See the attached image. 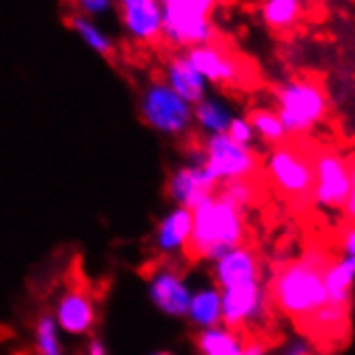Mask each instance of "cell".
<instances>
[{
	"label": "cell",
	"instance_id": "cell-32",
	"mask_svg": "<svg viewBox=\"0 0 355 355\" xmlns=\"http://www.w3.org/2000/svg\"><path fill=\"white\" fill-rule=\"evenodd\" d=\"M340 250H343V254H347V257H355V222L349 224L343 231Z\"/></svg>",
	"mask_w": 355,
	"mask_h": 355
},
{
	"label": "cell",
	"instance_id": "cell-16",
	"mask_svg": "<svg viewBox=\"0 0 355 355\" xmlns=\"http://www.w3.org/2000/svg\"><path fill=\"white\" fill-rule=\"evenodd\" d=\"M192 235V209L175 207L155 226V250L164 257L183 252Z\"/></svg>",
	"mask_w": 355,
	"mask_h": 355
},
{
	"label": "cell",
	"instance_id": "cell-22",
	"mask_svg": "<svg viewBox=\"0 0 355 355\" xmlns=\"http://www.w3.org/2000/svg\"><path fill=\"white\" fill-rule=\"evenodd\" d=\"M67 24L95 54H99L103 58H110L114 54V41L110 39V35L106 31H101L93 19L85 17V15H78V13H71L67 17Z\"/></svg>",
	"mask_w": 355,
	"mask_h": 355
},
{
	"label": "cell",
	"instance_id": "cell-33",
	"mask_svg": "<svg viewBox=\"0 0 355 355\" xmlns=\"http://www.w3.org/2000/svg\"><path fill=\"white\" fill-rule=\"evenodd\" d=\"M85 355H108V349H106V345H103V340H101V338L91 336V338H89V343H87V351H85Z\"/></svg>",
	"mask_w": 355,
	"mask_h": 355
},
{
	"label": "cell",
	"instance_id": "cell-15",
	"mask_svg": "<svg viewBox=\"0 0 355 355\" xmlns=\"http://www.w3.org/2000/svg\"><path fill=\"white\" fill-rule=\"evenodd\" d=\"M121 22L128 35L140 44H153L162 37V5L157 0H125Z\"/></svg>",
	"mask_w": 355,
	"mask_h": 355
},
{
	"label": "cell",
	"instance_id": "cell-35",
	"mask_svg": "<svg viewBox=\"0 0 355 355\" xmlns=\"http://www.w3.org/2000/svg\"><path fill=\"white\" fill-rule=\"evenodd\" d=\"M151 355H175V353H171V351H155V353H151Z\"/></svg>",
	"mask_w": 355,
	"mask_h": 355
},
{
	"label": "cell",
	"instance_id": "cell-37",
	"mask_svg": "<svg viewBox=\"0 0 355 355\" xmlns=\"http://www.w3.org/2000/svg\"><path fill=\"white\" fill-rule=\"evenodd\" d=\"M237 355H243V349H241V353H237Z\"/></svg>",
	"mask_w": 355,
	"mask_h": 355
},
{
	"label": "cell",
	"instance_id": "cell-19",
	"mask_svg": "<svg viewBox=\"0 0 355 355\" xmlns=\"http://www.w3.org/2000/svg\"><path fill=\"white\" fill-rule=\"evenodd\" d=\"M187 321L196 329H207L222 325V293L218 286H205L192 293L190 308H187Z\"/></svg>",
	"mask_w": 355,
	"mask_h": 355
},
{
	"label": "cell",
	"instance_id": "cell-20",
	"mask_svg": "<svg viewBox=\"0 0 355 355\" xmlns=\"http://www.w3.org/2000/svg\"><path fill=\"white\" fill-rule=\"evenodd\" d=\"M245 334L228 329L224 325L198 329L196 349L200 355H237L243 349Z\"/></svg>",
	"mask_w": 355,
	"mask_h": 355
},
{
	"label": "cell",
	"instance_id": "cell-30",
	"mask_svg": "<svg viewBox=\"0 0 355 355\" xmlns=\"http://www.w3.org/2000/svg\"><path fill=\"white\" fill-rule=\"evenodd\" d=\"M280 355H315V347H312L310 340L306 338H293L288 340L284 347H282V353Z\"/></svg>",
	"mask_w": 355,
	"mask_h": 355
},
{
	"label": "cell",
	"instance_id": "cell-5",
	"mask_svg": "<svg viewBox=\"0 0 355 355\" xmlns=\"http://www.w3.org/2000/svg\"><path fill=\"white\" fill-rule=\"evenodd\" d=\"M138 112L153 132L173 138L185 136L194 123V106L183 101L166 82H151L142 91Z\"/></svg>",
	"mask_w": 355,
	"mask_h": 355
},
{
	"label": "cell",
	"instance_id": "cell-24",
	"mask_svg": "<svg viewBox=\"0 0 355 355\" xmlns=\"http://www.w3.org/2000/svg\"><path fill=\"white\" fill-rule=\"evenodd\" d=\"M302 13V0H265L263 19L271 31H288L295 26Z\"/></svg>",
	"mask_w": 355,
	"mask_h": 355
},
{
	"label": "cell",
	"instance_id": "cell-7",
	"mask_svg": "<svg viewBox=\"0 0 355 355\" xmlns=\"http://www.w3.org/2000/svg\"><path fill=\"white\" fill-rule=\"evenodd\" d=\"M200 166L218 183V187L228 181L250 179L259 173V155L254 153V149L241 147V144L233 142L226 134L207 136L200 147Z\"/></svg>",
	"mask_w": 355,
	"mask_h": 355
},
{
	"label": "cell",
	"instance_id": "cell-10",
	"mask_svg": "<svg viewBox=\"0 0 355 355\" xmlns=\"http://www.w3.org/2000/svg\"><path fill=\"white\" fill-rule=\"evenodd\" d=\"M149 297L153 306L159 312H164V315L185 319L192 300V291L177 267L164 263L155 267L149 276Z\"/></svg>",
	"mask_w": 355,
	"mask_h": 355
},
{
	"label": "cell",
	"instance_id": "cell-8",
	"mask_svg": "<svg viewBox=\"0 0 355 355\" xmlns=\"http://www.w3.org/2000/svg\"><path fill=\"white\" fill-rule=\"evenodd\" d=\"M312 173L315 183L310 200L327 214L343 211V205L351 192L349 159L334 149H323L312 157Z\"/></svg>",
	"mask_w": 355,
	"mask_h": 355
},
{
	"label": "cell",
	"instance_id": "cell-17",
	"mask_svg": "<svg viewBox=\"0 0 355 355\" xmlns=\"http://www.w3.org/2000/svg\"><path fill=\"white\" fill-rule=\"evenodd\" d=\"M166 85H168L183 101L196 106L207 97V80L192 67L185 54H177L166 65Z\"/></svg>",
	"mask_w": 355,
	"mask_h": 355
},
{
	"label": "cell",
	"instance_id": "cell-21",
	"mask_svg": "<svg viewBox=\"0 0 355 355\" xmlns=\"http://www.w3.org/2000/svg\"><path fill=\"white\" fill-rule=\"evenodd\" d=\"M233 121V112L226 106L224 101L205 97L194 106V123H198V128L207 132L209 136L214 134H226L228 123Z\"/></svg>",
	"mask_w": 355,
	"mask_h": 355
},
{
	"label": "cell",
	"instance_id": "cell-28",
	"mask_svg": "<svg viewBox=\"0 0 355 355\" xmlns=\"http://www.w3.org/2000/svg\"><path fill=\"white\" fill-rule=\"evenodd\" d=\"M226 136L233 142L241 144V147H250V149H252V144L257 140L254 130H252V125H250L248 116H233V121L228 123Z\"/></svg>",
	"mask_w": 355,
	"mask_h": 355
},
{
	"label": "cell",
	"instance_id": "cell-3",
	"mask_svg": "<svg viewBox=\"0 0 355 355\" xmlns=\"http://www.w3.org/2000/svg\"><path fill=\"white\" fill-rule=\"evenodd\" d=\"M278 116L286 130V136H304L327 114V95L315 80L295 78L284 82L276 91Z\"/></svg>",
	"mask_w": 355,
	"mask_h": 355
},
{
	"label": "cell",
	"instance_id": "cell-25",
	"mask_svg": "<svg viewBox=\"0 0 355 355\" xmlns=\"http://www.w3.org/2000/svg\"><path fill=\"white\" fill-rule=\"evenodd\" d=\"M35 355H65L52 312H44L35 321Z\"/></svg>",
	"mask_w": 355,
	"mask_h": 355
},
{
	"label": "cell",
	"instance_id": "cell-13",
	"mask_svg": "<svg viewBox=\"0 0 355 355\" xmlns=\"http://www.w3.org/2000/svg\"><path fill=\"white\" fill-rule=\"evenodd\" d=\"M218 190V183L207 175L202 166L185 164L175 168L166 183V194L175 202V207L194 209L205 198H209Z\"/></svg>",
	"mask_w": 355,
	"mask_h": 355
},
{
	"label": "cell",
	"instance_id": "cell-9",
	"mask_svg": "<svg viewBox=\"0 0 355 355\" xmlns=\"http://www.w3.org/2000/svg\"><path fill=\"white\" fill-rule=\"evenodd\" d=\"M222 293V325L245 331L261 323L269 310V291L265 280H254L220 291Z\"/></svg>",
	"mask_w": 355,
	"mask_h": 355
},
{
	"label": "cell",
	"instance_id": "cell-18",
	"mask_svg": "<svg viewBox=\"0 0 355 355\" xmlns=\"http://www.w3.org/2000/svg\"><path fill=\"white\" fill-rule=\"evenodd\" d=\"M323 282L327 291V302L349 308L355 286V257L343 254V259L331 261L325 269Z\"/></svg>",
	"mask_w": 355,
	"mask_h": 355
},
{
	"label": "cell",
	"instance_id": "cell-12",
	"mask_svg": "<svg viewBox=\"0 0 355 355\" xmlns=\"http://www.w3.org/2000/svg\"><path fill=\"white\" fill-rule=\"evenodd\" d=\"M211 276H214L216 286L224 291L237 284L263 280V265H261L257 250L243 243V245L228 250L226 254L214 261Z\"/></svg>",
	"mask_w": 355,
	"mask_h": 355
},
{
	"label": "cell",
	"instance_id": "cell-27",
	"mask_svg": "<svg viewBox=\"0 0 355 355\" xmlns=\"http://www.w3.org/2000/svg\"><path fill=\"white\" fill-rule=\"evenodd\" d=\"M218 194H222L226 200H231L239 209H245L257 200V181L254 177L250 179H237V181H228L218 187Z\"/></svg>",
	"mask_w": 355,
	"mask_h": 355
},
{
	"label": "cell",
	"instance_id": "cell-23",
	"mask_svg": "<svg viewBox=\"0 0 355 355\" xmlns=\"http://www.w3.org/2000/svg\"><path fill=\"white\" fill-rule=\"evenodd\" d=\"M250 125H252L254 130V136L259 140H263L265 144H269V147H278V144H284V140L288 138L286 136V130L284 125L278 116L276 110L271 108H257L250 112L248 116Z\"/></svg>",
	"mask_w": 355,
	"mask_h": 355
},
{
	"label": "cell",
	"instance_id": "cell-14",
	"mask_svg": "<svg viewBox=\"0 0 355 355\" xmlns=\"http://www.w3.org/2000/svg\"><path fill=\"white\" fill-rule=\"evenodd\" d=\"M185 58L207 80V85L209 82H214V85H237L241 82L243 69L239 60L214 44L190 48L185 52Z\"/></svg>",
	"mask_w": 355,
	"mask_h": 355
},
{
	"label": "cell",
	"instance_id": "cell-34",
	"mask_svg": "<svg viewBox=\"0 0 355 355\" xmlns=\"http://www.w3.org/2000/svg\"><path fill=\"white\" fill-rule=\"evenodd\" d=\"M349 173H351V190H355V159H349Z\"/></svg>",
	"mask_w": 355,
	"mask_h": 355
},
{
	"label": "cell",
	"instance_id": "cell-4",
	"mask_svg": "<svg viewBox=\"0 0 355 355\" xmlns=\"http://www.w3.org/2000/svg\"><path fill=\"white\" fill-rule=\"evenodd\" d=\"M218 0H168L162 5V37L177 48H196L214 41L211 11Z\"/></svg>",
	"mask_w": 355,
	"mask_h": 355
},
{
	"label": "cell",
	"instance_id": "cell-31",
	"mask_svg": "<svg viewBox=\"0 0 355 355\" xmlns=\"http://www.w3.org/2000/svg\"><path fill=\"white\" fill-rule=\"evenodd\" d=\"M243 355H269V345L263 338L245 336L243 338Z\"/></svg>",
	"mask_w": 355,
	"mask_h": 355
},
{
	"label": "cell",
	"instance_id": "cell-11",
	"mask_svg": "<svg viewBox=\"0 0 355 355\" xmlns=\"http://www.w3.org/2000/svg\"><path fill=\"white\" fill-rule=\"evenodd\" d=\"M52 315L58 329L71 334V336H89L97 323V304L89 286L71 284L58 297L56 310Z\"/></svg>",
	"mask_w": 355,
	"mask_h": 355
},
{
	"label": "cell",
	"instance_id": "cell-2",
	"mask_svg": "<svg viewBox=\"0 0 355 355\" xmlns=\"http://www.w3.org/2000/svg\"><path fill=\"white\" fill-rule=\"evenodd\" d=\"M245 211L218 190L192 209V235L185 254L194 261H216L245 243Z\"/></svg>",
	"mask_w": 355,
	"mask_h": 355
},
{
	"label": "cell",
	"instance_id": "cell-1",
	"mask_svg": "<svg viewBox=\"0 0 355 355\" xmlns=\"http://www.w3.org/2000/svg\"><path fill=\"white\" fill-rule=\"evenodd\" d=\"M331 259L321 250H308L300 259L284 263L276 269L269 291V304L293 321H308L315 312L325 306V269Z\"/></svg>",
	"mask_w": 355,
	"mask_h": 355
},
{
	"label": "cell",
	"instance_id": "cell-36",
	"mask_svg": "<svg viewBox=\"0 0 355 355\" xmlns=\"http://www.w3.org/2000/svg\"><path fill=\"white\" fill-rule=\"evenodd\" d=\"M157 3H159V5H164V3H168V0H157Z\"/></svg>",
	"mask_w": 355,
	"mask_h": 355
},
{
	"label": "cell",
	"instance_id": "cell-29",
	"mask_svg": "<svg viewBox=\"0 0 355 355\" xmlns=\"http://www.w3.org/2000/svg\"><path fill=\"white\" fill-rule=\"evenodd\" d=\"M73 13L85 15V17H95L108 13L112 7V0H71Z\"/></svg>",
	"mask_w": 355,
	"mask_h": 355
},
{
	"label": "cell",
	"instance_id": "cell-6",
	"mask_svg": "<svg viewBox=\"0 0 355 355\" xmlns=\"http://www.w3.org/2000/svg\"><path fill=\"white\" fill-rule=\"evenodd\" d=\"M265 171L276 190L291 200H310L315 173L312 157L295 144H278L265 162Z\"/></svg>",
	"mask_w": 355,
	"mask_h": 355
},
{
	"label": "cell",
	"instance_id": "cell-26",
	"mask_svg": "<svg viewBox=\"0 0 355 355\" xmlns=\"http://www.w3.org/2000/svg\"><path fill=\"white\" fill-rule=\"evenodd\" d=\"M347 317H349L347 306L325 302V306H321L306 323L315 329V334H319V336L321 334H325V336H336L340 327L347 323Z\"/></svg>",
	"mask_w": 355,
	"mask_h": 355
},
{
	"label": "cell",
	"instance_id": "cell-38",
	"mask_svg": "<svg viewBox=\"0 0 355 355\" xmlns=\"http://www.w3.org/2000/svg\"><path fill=\"white\" fill-rule=\"evenodd\" d=\"M119 3H125V0H119Z\"/></svg>",
	"mask_w": 355,
	"mask_h": 355
}]
</instances>
